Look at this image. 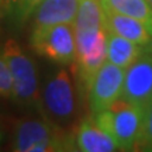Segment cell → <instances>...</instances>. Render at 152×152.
<instances>
[{"label":"cell","instance_id":"cell-1","mask_svg":"<svg viewBox=\"0 0 152 152\" xmlns=\"http://www.w3.org/2000/svg\"><path fill=\"white\" fill-rule=\"evenodd\" d=\"M76 59L75 71L86 87L107 61L106 16L100 0H80L75 21Z\"/></svg>","mask_w":152,"mask_h":152},{"label":"cell","instance_id":"cell-2","mask_svg":"<svg viewBox=\"0 0 152 152\" xmlns=\"http://www.w3.org/2000/svg\"><path fill=\"white\" fill-rule=\"evenodd\" d=\"M13 149L18 152L73 151V135L48 118H23L13 132Z\"/></svg>","mask_w":152,"mask_h":152},{"label":"cell","instance_id":"cell-3","mask_svg":"<svg viewBox=\"0 0 152 152\" xmlns=\"http://www.w3.org/2000/svg\"><path fill=\"white\" fill-rule=\"evenodd\" d=\"M93 117L115 140L120 151H132L138 147L144 121L142 107L118 99L109 109L94 113Z\"/></svg>","mask_w":152,"mask_h":152},{"label":"cell","instance_id":"cell-4","mask_svg":"<svg viewBox=\"0 0 152 152\" xmlns=\"http://www.w3.org/2000/svg\"><path fill=\"white\" fill-rule=\"evenodd\" d=\"M4 56L9 64L14 100L26 107L41 109V94L38 90V76L35 65L14 39H7L3 45Z\"/></svg>","mask_w":152,"mask_h":152},{"label":"cell","instance_id":"cell-5","mask_svg":"<svg viewBox=\"0 0 152 152\" xmlns=\"http://www.w3.org/2000/svg\"><path fill=\"white\" fill-rule=\"evenodd\" d=\"M41 110L45 118L58 125L73 117L76 110L75 87L68 69L61 68L48 76L41 93Z\"/></svg>","mask_w":152,"mask_h":152},{"label":"cell","instance_id":"cell-6","mask_svg":"<svg viewBox=\"0 0 152 152\" xmlns=\"http://www.w3.org/2000/svg\"><path fill=\"white\" fill-rule=\"evenodd\" d=\"M31 48L47 59L59 65H69L76 59V39L73 24H55L33 28Z\"/></svg>","mask_w":152,"mask_h":152},{"label":"cell","instance_id":"cell-7","mask_svg":"<svg viewBox=\"0 0 152 152\" xmlns=\"http://www.w3.org/2000/svg\"><path fill=\"white\" fill-rule=\"evenodd\" d=\"M125 69L106 61L87 86V100L92 113H99L121 99Z\"/></svg>","mask_w":152,"mask_h":152},{"label":"cell","instance_id":"cell-8","mask_svg":"<svg viewBox=\"0 0 152 152\" xmlns=\"http://www.w3.org/2000/svg\"><path fill=\"white\" fill-rule=\"evenodd\" d=\"M121 99L145 109L152 102V54L144 52L125 69Z\"/></svg>","mask_w":152,"mask_h":152},{"label":"cell","instance_id":"cell-9","mask_svg":"<svg viewBox=\"0 0 152 152\" xmlns=\"http://www.w3.org/2000/svg\"><path fill=\"white\" fill-rule=\"evenodd\" d=\"M76 151L82 152H111L118 151V145L107 131L96 123L94 117L83 120L73 134Z\"/></svg>","mask_w":152,"mask_h":152},{"label":"cell","instance_id":"cell-10","mask_svg":"<svg viewBox=\"0 0 152 152\" xmlns=\"http://www.w3.org/2000/svg\"><path fill=\"white\" fill-rule=\"evenodd\" d=\"M80 0H44L34 10V27L73 24Z\"/></svg>","mask_w":152,"mask_h":152},{"label":"cell","instance_id":"cell-11","mask_svg":"<svg viewBox=\"0 0 152 152\" xmlns=\"http://www.w3.org/2000/svg\"><path fill=\"white\" fill-rule=\"evenodd\" d=\"M104 16H106V28L110 33L117 34L120 37H124L137 44H141L144 47L152 42V35L140 20L106 9H104Z\"/></svg>","mask_w":152,"mask_h":152},{"label":"cell","instance_id":"cell-12","mask_svg":"<svg viewBox=\"0 0 152 152\" xmlns=\"http://www.w3.org/2000/svg\"><path fill=\"white\" fill-rule=\"evenodd\" d=\"M144 52H147V47L109 31V35H107V61L109 62L127 69Z\"/></svg>","mask_w":152,"mask_h":152},{"label":"cell","instance_id":"cell-13","mask_svg":"<svg viewBox=\"0 0 152 152\" xmlns=\"http://www.w3.org/2000/svg\"><path fill=\"white\" fill-rule=\"evenodd\" d=\"M106 10L137 18L152 35V4L148 0H100Z\"/></svg>","mask_w":152,"mask_h":152},{"label":"cell","instance_id":"cell-14","mask_svg":"<svg viewBox=\"0 0 152 152\" xmlns=\"http://www.w3.org/2000/svg\"><path fill=\"white\" fill-rule=\"evenodd\" d=\"M44 0H9V14L16 21H26Z\"/></svg>","mask_w":152,"mask_h":152},{"label":"cell","instance_id":"cell-15","mask_svg":"<svg viewBox=\"0 0 152 152\" xmlns=\"http://www.w3.org/2000/svg\"><path fill=\"white\" fill-rule=\"evenodd\" d=\"M0 96L6 99L14 97V86H13V77H11L9 64L4 56L3 47H0Z\"/></svg>","mask_w":152,"mask_h":152},{"label":"cell","instance_id":"cell-16","mask_svg":"<svg viewBox=\"0 0 152 152\" xmlns=\"http://www.w3.org/2000/svg\"><path fill=\"white\" fill-rule=\"evenodd\" d=\"M138 147L147 151H152V102L144 109V121Z\"/></svg>","mask_w":152,"mask_h":152},{"label":"cell","instance_id":"cell-17","mask_svg":"<svg viewBox=\"0 0 152 152\" xmlns=\"http://www.w3.org/2000/svg\"><path fill=\"white\" fill-rule=\"evenodd\" d=\"M7 13H9V0H0V23Z\"/></svg>","mask_w":152,"mask_h":152},{"label":"cell","instance_id":"cell-18","mask_svg":"<svg viewBox=\"0 0 152 152\" xmlns=\"http://www.w3.org/2000/svg\"><path fill=\"white\" fill-rule=\"evenodd\" d=\"M147 51L152 54V42H151V44H148V45H147Z\"/></svg>","mask_w":152,"mask_h":152},{"label":"cell","instance_id":"cell-19","mask_svg":"<svg viewBox=\"0 0 152 152\" xmlns=\"http://www.w3.org/2000/svg\"><path fill=\"white\" fill-rule=\"evenodd\" d=\"M0 141H1V132H0Z\"/></svg>","mask_w":152,"mask_h":152},{"label":"cell","instance_id":"cell-20","mask_svg":"<svg viewBox=\"0 0 152 152\" xmlns=\"http://www.w3.org/2000/svg\"><path fill=\"white\" fill-rule=\"evenodd\" d=\"M148 1H149V3H151V4H152V0H148Z\"/></svg>","mask_w":152,"mask_h":152}]
</instances>
